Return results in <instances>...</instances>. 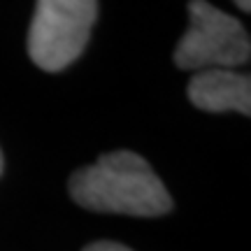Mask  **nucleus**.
<instances>
[{"instance_id":"6","label":"nucleus","mask_w":251,"mask_h":251,"mask_svg":"<svg viewBox=\"0 0 251 251\" xmlns=\"http://www.w3.org/2000/svg\"><path fill=\"white\" fill-rule=\"evenodd\" d=\"M237 7L244 9V12H249V2H237Z\"/></svg>"},{"instance_id":"4","label":"nucleus","mask_w":251,"mask_h":251,"mask_svg":"<svg viewBox=\"0 0 251 251\" xmlns=\"http://www.w3.org/2000/svg\"><path fill=\"white\" fill-rule=\"evenodd\" d=\"M188 98L205 112L251 114V77L235 70L196 72L188 84Z\"/></svg>"},{"instance_id":"5","label":"nucleus","mask_w":251,"mask_h":251,"mask_svg":"<svg viewBox=\"0 0 251 251\" xmlns=\"http://www.w3.org/2000/svg\"><path fill=\"white\" fill-rule=\"evenodd\" d=\"M81 251H133V249L126 247V244H119V242L100 240V242H93V244H89V247H84Z\"/></svg>"},{"instance_id":"2","label":"nucleus","mask_w":251,"mask_h":251,"mask_svg":"<svg viewBox=\"0 0 251 251\" xmlns=\"http://www.w3.org/2000/svg\"><path fill=\"white\" fill-rule=\"evenodd\" d=\"M186 33L175 49V63L181 70H233L251 56L247 28L235 17L209 2L193 0L188 5Z\"/></svg>"},{"instance_id":"3","label":"nucleus","mask_w":251,"mask_h":251,"mask_svg":"<svg viewBox=\"0 0 251 251\" xmlns=\"http://www.w3.org/2000/svg\"><path fill=\"white\" fill-rule=\"evenodd\" d=\"M98 17L93 0H40L28 30V54L47 72L65 70L81 56Z\"/></svg>"},{"instance_id":"1","label":"nucleus","mask_w":251,"mask_h":251,"mask_svg":"<svg viewBox=\"0 0 251 251\" xmlns=\"http://www.w3.org/2000/svg\"><path fill=\"white\" fill-rule=\"evenodd\" d=\"M70 198L102 214L163 216L172 198L151 165L133 151H112L70 177Z\"/></svg>"},{"instance_id":"7","label":"nucleus","mask_w":251,"mask_h":251,"mask_svg":"<svg viewBox=\"0 0 251 251\" xmlns=\"http://www.w3.org/2000/svg\"><path fill=\"white\" fill-rule=\"evenodd\" d=\"M0 172H2V153H0Z\"/></svg>"}]
</instances>
